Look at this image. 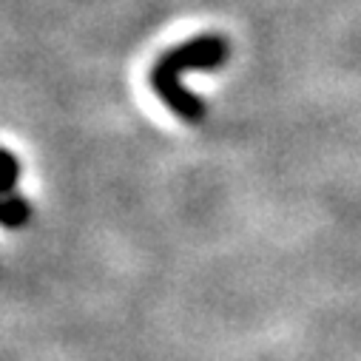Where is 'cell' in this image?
I'll return each mask as SVG.
<instances>
[{
    "label": "cell",
    "instance_id": "6da1fadb",
    "mask_svg": "<svg viewBox=\"0 0 361 361\" xmlns=\"http://www.w3.org/2000/svg\"><path fill=\"white\" fill-rule=\"evenodd\" d=\"M225 60H228V43L222 37H216V35L194 37L188 43L173 46L168 54H162L154 63V68H151V85H154L157 97L179 120L197 126L205 117V106L188 92L179 77H183L185 71H191V68H216Z\"/></svg>",
    "mask_w": 361,
    "mask_h": 361
},
{
    "label": "cell",
    "instance_id": "7a4b0ae2",
    "mask_svg": "<svg viewBox=\"0 0 361 361\" xmlns=\"http://www.w3.org/2000/svg\"><path fill=\"white\" fill-rule=\"evenodd\" d=\"M29 216H32V208L23 197L9 194L4 202H0V225L4 228H20L29 222Z\"/></svg>",
    "mask_w": 361,
    "mask_h": 361
},
{
    "label": "cell",
    "instance_id": "3957f363",
    "mask_svg": "<svg viewBox=\"0 0 361 361\" xmlns=\"http://www.w3.org/2000/svg\"><path fill=\"white\" fill-rule=\"evenodd\" d=\"M18 173H20L18 157L9 151H0V202L12 194V188L18 183Z\"/></svg>",
    "mask_w": 361,
    "mask_h": 361
}]
</instances>
